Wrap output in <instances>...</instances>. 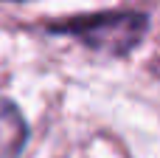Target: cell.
Returning <instances> with one entry per match:
<instances>
[{
	"label": "cell",
	"mask_w": 160,
	"mask_h": 158,
	"mask_svg": "<svg viewBox=\"0 0 160 158\" xmlns=\"http://www.w3.org/2000/svg\"><path fill=\"white\" fill-rule=\"evenodd\" d=\"M28 141V124L20 107L0 96V158H20Z\"/></svg>",
	"instance_id": "obj_2"
},
{
	"label": "cell",
	"mask_w": 160,
	"mask_h": 158,
	"mask_svg": "<svg viewBox=\"0 0 160 158\" xmlns=\"http://www.w3.org/2000/svg\"><path fill=\"white\" fill-rule=\"evenodd\" d=\"M48 31L73 37L82 45L101 51L107 57H124L135 51L146 37L149 17L141 11H98V14H82V17L53 23L48 25Z\"/></svg>",
	"instance_id": "obj_1"
},
{
	"label": "cell",
	"mask_w": 160,
	"mask_h": 158,
	"mask_svg": "<svg viewBox=\"0 0 160 158\" xmlns=\"http://www.w3.org/2000/svg\"><path fill=\"white\" fill-rule=\"evenodd\" d=\"M14 3H20V0H14Z\"/></svg>",
	"instance_id": "obj_3"
}]
</instances>
